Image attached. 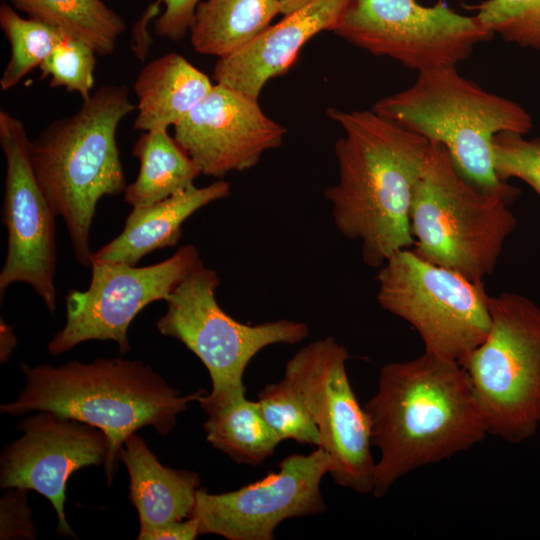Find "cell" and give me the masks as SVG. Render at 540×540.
<instances>
[{
	"mask_svg": "<svg viewBox=\"0 0 540 540\" xmlns=\"http://www.w3.org/2000/svg\"><path fill=\"white\" fill-rule=\"evenodd\" d=\"M161 5L162 3L160 0L150 4L132 28L131 50L141 61L145 60L152 43V39L147 30L148 24L153 18H157L161 14Z\"/></svg>",
	"mask_w": 540,
	"mask_h": 540,
	"instance_id": "cell-33",
	"label": "cell"
},
{
	"mask_svg": "<svg viewBox=\"0 0 540 540\" xmlns=\"http://www.w3.org/2000/svg\"><path fill=\"white\" fill-rule=\"evenodd\" d=\"M200 261L192 244L150 266L92 261L88 288L66 295V321L49 341V353L62 354L89 340H112L121 354L129 352L128 328L136 315L153 302L166 301Z\"/></svg>",
	"mask_w": 540,
	"mask_h": 540,
	"instance_id": "cell-12",
	"label": "cell"
},
{
	"mask_svg": "<svg viewBox=\"0 0 540 540\" xmlns=\"http://www.w3.org/2000/svg\"><path fill=\"white\" fill-rule=\"evenodd\" d=\"M164 6L155 18L154 33L171 41L182 40L190 31L196 9L203 0H160Z\"/></svg>",
	"mask_w": 540,
	"mask_h": 540,
	"instance_id": "cell-31",
	"label": "cell"
},
{
	"mask_svg": "<svg viewBox=\"0 0 540 540\" xmlns=\"http://www.w3.org/2000/svg\"><path fill=\"white\" fill-rule=\"evenodd\" d=\"M375 462L373 495L403 476L472 448L488 435L464 367L431 353L384 365L363 406Z\"/></svg>",
	"mask_w": 540,
	"mask_h": 540,
	"instance_id": "cell-2",
	"label": "cell"
},
{
	"mask_svg": "<svg viewBox=\"0 0 540 540\" xmlns=\"http://www.w3.org/2000/svg\"><path fill=\"white\" fill-rule=\"evenodd\" d=\"M120 460L127 468L129 499L139 516L138 536L191 516L200 488L196 472L164 466L136 433L125 441Z\"/></svg>",
	"mask_w": 540,
	"mask_h": 540,
	"instance_id": "cell-19",
	"label": "cell"
},
{
	"mask_svg": "<svg viewBox=\"0 0 540 540\" xmlns=\"http://www.w3.org/2000/svg\"><path fill=\"white\" fill-rule=\"evenodd\" d=\"M371 109L442 144L458 170L486 190L507 184L494 169L495 135L504 131L525 135L532 128L530 114L519 103L486 91L453 65L417 72L411 86L378 100Z\"/></svg>",
	"mask_w": 540,
	"mask_h": 540,
	"instance_id": "cell-6",
	"label": "cell"
},
{
	"mask_svg": "<svg viewBox=\"0 0 540 540\" xmlns=\"http://www.w3.org/2000/svg\"><path fill=\"white\" fill-rule=\"evenodd\" d=\"M346 348L332 336L302 347L286 363L285 376L299 389L320 433L319 448L334 463L340 486L372 493L375 460L368 415L351 387Z\"/></svg>",
	"mask_w": 540,
	"mask_h": 540,
	"instance_id": "cell-11",
	"label": "cell"
},
{
	"mask_svg": "<svg viewBox=\"0 0 540 540\" xmlns=\"http://www.w3.org/2000/svg\"><path fill=\"white\" fill-rule=\"evenodd\" d=\"M333 470V460L322 448L291 454L279 463L278 472L235 491L214 494L199 488L190 517L200 535L271 540L284 520L326 512L320 484Z\"/></svg>",
	"mask_w": 540,
	"mask_h": 540,
	"instance_id": "cell-13",
	"label": "cell"
},
{
	"mask_svg": "<svg viewBox=\"0 0 540 540\" xmlns=\"http://www.w3.org/2000/svg\"><path fill=\"white\" fill-rule=\"evenodd\" d=\"M140 168L126 186L124 201L132 207L149 206L194 185L201 174L185 150L167 130L142 132L132 147Z\"/></svg>",
	"mask_w": 540,
	"mask_h": 540,
	"instance_id": "cell-22",
	"label": "cell"
},
{
	"mask_svg": "<svg viewBox=\"0 0 540 540\" xmlns=\"http://www.w3.org/2000/svg\"><path fill=\"white\" fill-rule=\"evenodd\" d=\"M23 435L3 449L0 487L34 490L53 506L60 536L76 538L64 512L66 484L86 466L105 463L108 441L103 431L49 411L23 419Z\"/></svg>",
	"mask_w": 540,
	"mask_h": 540,
	"instance_id": "cell-15",
	"label": "cell"
},
{
	"mask_svg": "<svg viewBox=\"0 0 540 540\" xmlns=\"http://www.w3.org/2000/svg\"><path fill=\"white\" fill-rule=\"evenodd\" d=\"M490 313L487 336L461 365L487 434L520 443L540 427V307L502 292L491 296Z\"/></svg>",
	"mask_w": 540,
	"mask_h": 540,
	"instance_id": "cell-7",
	"label": "cell"
},
{
	"mask_svg": "<svg viewBox=\"0 0 540 540\" xmlns=\"http://www.w3.org/2000/svg\"><path fill=\"white\" fill-rule=\"evenodd\" d=\"M331 32L417 72L456 66L493 36L476 14H460L442 1L425 6L418 0H347Z\"/></svg>",
	"mask_w": 540,
	"mask_h": 540,
	"instance_id": "cell-10",
	"label": "cell"
},
{
	"mask_svg": "<svg viewBox=\"0 0 540 540\" xmlns=\"http://www.w3.org/2000/svg\"><path fill=\"white\" fill-rule=\"evenodd\" d=\"M311 0H280L281 2V14H289L301 6L305 5Z\"/></svg>",
	"mask_w": 540,
	"mask_h": 540,
	"instance_id": "cell-35",
	"label": "cell"
},
{
	"mask_svg": "<svg viewBox=\"0 0 540 540\" xmlns=\"http://www.w3.org/2000/svg\"><path fill=\"white\" fill-rule=\"evenodd\" d=\"M518 188L483 189L456 167L446 148L430 141L415 184L410 224L413 251L422 259L483 281L495 270L517 225L510 209Z\"/></svg>",
	"mask_w": 540,
	"mask_h": 540,
	"instance_id": "cell-5",
	"label": "cell"
},
{
	"mask_svg": "<svg viewBox=\"0 0 540 540\" xmlns=\"http://www.w3.org/2000/svg\"><path fill=\"white\" fill-rule=\"evenodd\" d=\"M174 130V139L201 174L218 179L256 166L287 133L258 100L217 83Z\"/></svg>",
	"mask_w": 540,
	"mask_h": 540,
	"instance_id": "cell-16",
	"label": "cell"
},
{
	"mask_svg": "<svg viewBox=\"0 0 540 540\" xmlns=\"http://www.w3.org/2000/svg\"><path fill=\"white\" fill-rule=\"evenodd\" d=\"M24 123L0 110V145L6 173L2 221L8 247L0 272V295L16 282L30 285L51 314L56 310L55 214L34 175Z\"/></svg>",
	"mask_w": 540,
	"mask_h": 540,
	"instance_id": "cell-14",
	"label": "cell"
},
{
	"mask_svg": "<svg viewBox=\"0 0 540 540\" xmlns=\"http://www.w3.org/2000/svg\"><path fill=\"white\" fill-rule=\"evenodd\" d=\"M26 384L18 398L1 404L10 416L49 411L96 427L108 441L104 463L107 484L113 483L125 441L151 426L162 436L177 416L206 392L181 395L141 360L99 358L92 363L70 361L55 367L21 364Z\"/></svg>",
	"mask_w": 540,
	"mask_h": 540,
	"instance_id": "cell-3",
	"label": "cell"
},
{
	"mask_svg": "<svg viewBox=\"0 0 540 540\" xmlns=\"http://www.w3.org/2000/svg\"><path fill=\"white\" fill-rule=\"evenodd\" d=\"M220 285L217 272L202 260L172 291L158 331L183 343L204 364L212 389L198 402L205 411L246 393L244 372L263 348L274 344H297L307 338L306 323L279 319L256 325L244 324L228 315L216 300Z\"/></svg>",
	"mask_w": 540,
	"mask_h": 540,
	"instance_id": "cell-8",
	"label": "cell"
},
{
	"mask_svg": "<svg viewBox=\"0 0 540 540\" xmlns=\"http://www.w3.org/2000/svg\"><path fill=\"white\" fill-rule=\"evenodd\" d=\"M231 194V184L217 180L205 187H192L149 206L133 207L122 232L93 253L92 261L135 266L155 250L176 246L182 225L199 209Z\"/></svg>",
	"mask_w": 540,
	"mask_h": 540,
	"instance_id": "cell-18",
	"label": "cell"
},
{
	"mask_svg": "<svg viewBox=\"0 0 540 540\" xmlns=\"http://www.w3.org/2000/svg\"><path fill=\"white\" fill-rule=\"evenodd\" d=\"M473 8L493 35L540 52V0H486Z\"/></svg>",
	"mask_w": 540,
	"mask_h": 540,
	"instance_id": "cell-27",
	"label": "cell"
},
{
	"mask_svg": "<svg viewBox=\"0 0 540 540\" xmlns=\"http://www.w3.org/2000/svg\"><path fill=\"white\" fill-rule=\"evenodd\" d=\"M381 308L409 323L431 353L462 364L491 324L483 281L430 263L413 250L393 254L376 274Z\"/></svg>",
	"mask_w": 540,
	"mask_h": 540,
	"instance_id": "cell-9",
	"label": "cell"
},
{
	"mask_svg": "<svg viewBox=\"0 0 540 540\" xmlns=\"http://www.w3.org/2000/svg\"><path fill=\"white\" fill-rule=\"evenodd\" d=\"M198 523L194 518L174 521L156 527L140 536L139 540H193L199 536Z\"/></svg>",
	"mask_w": 540,
	"mask_h": 540,
	"instance_id": "cell-32",
	"label": "cell"
},
{
	"mask_svg": "<svg viewBox=\"0 0 540 540\" xmlns=\"http://www.w3.org/2000/svg\"><path fill=\"white\" fill-rule=\"evenodd\" d=\"M344 134L335 143L337 182L324 190L336 229L359 241L378 269L414 244L410 209L430 141L370 110L329 108Z\"/></svg>",
	"mask_w": 540,
	"mask_h": 540,
	"instance_id": "cell-1",
	"label": "cell"
},
{
	"mask_svg": "<svg viewBox=\"0 0 540 540\" xmlns=\"http://www.w3.org/2000/svg\"><path fill=\"white\" fill-rule=\"evenodd\" d=\"M259 410L280 441L319 446L320 433L296 385L284 377L257 395Z\"/></svg>",
	"mask_w": 540,
	"mask_h": 540,
	"instance_id": "cell-26",
	"label": "cell"
},
{
	"mask_svg": "<svg viewBox=\"0 0 540 540\" xmlns=\"http://www.w3.org/2000/svg\"><path fill=\"white\" fill-rule=\"evenodd\" d=\"M246 393L211 408L203 424L207 441L239 464L256 466L270 457L281 442L264 420L257 401Z\"/></svg>",
	"mask_w": 540,
	"mask_h": 540,
	"instance_id": "cell-24",
	"label": "cell"
},
{
	"mask_svg": "<svg viewBox=\"0 0 540 540\" xmlns=\"http://www.w3.org/2000/svg\"><path fill=\"white\" fill-rule=\"evenodd\" d=\"M12 6L65 37L110 55L126 30L123 18L102 0H11Z\"/></svg>",
	"mask_w": 540,
	"mask_h": 540,
	"instance_id": "cell-23",
	"label": "cell"
},
{
	"mask_svg": "<svg viewBox=\"0 0 540 540\" xmlns=\"http://www.w3.org/2000/svg\"><path fill=\"white\" fill-rule=\"evenodd\" d=\"M136 105L125 85L101 86L70 116L53 121L29 141L37 182L67 227L77 262L91 266L90 231L97 203L126 188L116 132Z\"/></svg>",
	"mask_w": 540,
	"mask_h": 540,
	"instance_id": "cell-4",
	"label": "cell"
},
{
	"mask_svg": "<svg viewBox=\"0 0 540 540\" xmlns=\"http://www.w3.org/2000/svg\"><path fill=\"white\" fill-rule=\"evenodd\" d=\"M27 489L9 488L0 501V539H35Z\"/></svg>",
	"mask_w": 540,
	"mask_h": 540,
	"instance_id": "cell-30",
	"label": "cell"
},
{
	"mask_svg": "<svg viewBox=\"0 0 540 540\" xmlns=\"http://www.w3.org/2000/svg\"><path fill=\"white\" fill-rule=\"evenodd\" d=\"M213 85L205 73L176 52L152 60L134 83L138 114L133 128L145 132L175 126Z\"/></svg>",
	"mask_w": 540,
	"mask_h": 540,
	"instance_id": "cell-20",
	"label": "cell"
},
{
	"mask_svg": "<svg viewBox=\"0 0 540 540\" xmlns=\"http://www.w3.org/2000/svg\"><path fill=\"white\" fill-rule=\"evenodd\" d=\"M281 14L280 0H203L189 31L193 49L226 57L260 34Z\"/></svg>",
	"mask_w": 540,
	"mask_h": 540,
	"instance_id": "cell-21",
	"label": "cell"
},
{
	"mask_svg": "<svg viewBox=\"0 0 540 540\" xmlns=\"http://www.w3.org/2000/svg\"><path fill=\"white\" fill-rule=\"evenodd\" d=\"M1 346L0 355L1 363L8 361L10 354L17 344V339L13 333V329L3 319H1Z\"/></svg>",
	"mask_w": 540,
	"mask_h": 540,
	"instance_id": "cell-34",
	"label": "cell"
},
{
	"mask_svg": "<svg viewBox=\"0 0 540 540\" xmlns=\"http://www.w3.org/2000/svg\"><path fill=\"white\" fill-rule=\"evenodd\" d=\"M95 54L87 44L64 36L40 65L41 78L49 77L51 87H63L86 100L95 83Z\"/></svg>",
	"mask_w": 540,
	"mask_h": 540,
	"instance_id": "cell-28",
	"label": "cell"
},
{
	"mask_svg": "<svg viewBox=\"0 0 540 540\" xmlns=\"http://www.w3.org/2000/svg\"><path fill=\"white\" fill-rule=\"evenodd\" d=\"M492 154L501 181L520 179L540 197V138L526 139L523 134L504 131L493 138Z\"/></svg>",
	"mask_w": 540,
	"mask_h": 540,
	"instance_id": "cell-29",
	"label": "cell"
},
{
	"mask_svg": "<svg viewBox=\"0 0 540 540\" xmlns=\"http://www.w3.org/2000/svg\"><path fill=\"white\" fill-rule=\"evenodd\" d=\"M0 27L10 45V58L0 78L2 91L15 87L29 72L40 67L64 37L38 20L22 17L5 1L0 4Z\"/></svg>",
	"mask_w": 540,
	"mask_h": 540,
	"instance_id": "cell-25",
	"label": "cell"
},
{
	"mask_svg": "<svg viewBox=\"0 0 540 540\" xmlns=\"http://www.w3.org/2000/svg\"><path fill=\"white\" fill-rule=\"evenodd\" d=\"M346 1L311 0L284 15L234 53L218 58L213 81L258 100L266 83L285 74L310 39L332 31Z\"/></svg>",
	"mask_w": 540,
	"mask_h": 540,
	"instance_id": "cell-17",
	"label": "cell"
}]
</instances>
